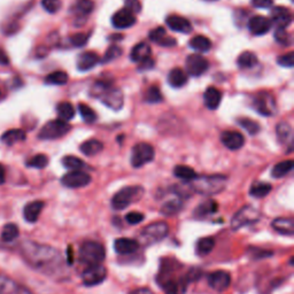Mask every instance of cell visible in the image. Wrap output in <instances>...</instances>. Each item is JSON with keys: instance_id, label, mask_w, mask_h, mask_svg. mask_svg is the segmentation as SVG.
<instances>
[{"instance_id": "277c9868", "label": "cell", "mask_w": 294, "mask_h": 294, "mask_svg": "<svg viewBox=\"0 0 294 294\" xmlns=\"http://www.w3.org/2000/svg\"><path fill=\"white\" fill-rule=\"evenodd\" d=\"M144 194L141 186H125L114 194L112 199V207L115 210H122L129 207L131 204L138 201Z\"/></svg>"}, {"instance_id": "bcb514c9", "label": "cell", "mask_w": 294, "mask_h": 294, "mask_svg": "<svg viewBox=\"0 0 294 294\" xmlns=\"http://www.w3.org/2000/svg\"><path fill=\"white\" fill-rule=\"evenodd\" d=\"M78 111H80V114L82 116V119L84 122L89 124L95 123L97 121V114L96 112L93 111L92 108H90L89 106L85 104H80L78 105Z\"/></svg>"}, {"instance_id": "f35d334b", "label": "cell", "mask_w": 294, "mask_h": 294, "mask_svg": "<svg viewBox=\"0 0 294 294\" xmlns=\"http://www.w3.org/2000/svg\"><path fill=\"white\" fill-rule=\"evenodd\" d=\"M271 189H272V186L269 183L256 182L252 185L251 190H249V194H251L254 198L261 199V198L267 197V195L270 193Z\"/></svg>"}, {"instance_id": "cb8c5ba5", "label": "cell", "mask_w": 294, "mask_h": 294, "mask_svg": "<svg viewBox=\"0 0 294 294\" xmlns=\"http://www.w3.org/2000/svg\"><path fill=\"white\" fill-rule=\"evenodd\" d=\"M204 101L207 108L213 111L217 109L220 101H222V93L216 87L209 86L204 93Z\"/></svg>"}, {"instance_id": "484cf974", "label": "cell", "mask_w": 294, "mask_h": 294, "mask_svg": "<svg viewBox=\"0 0 294 294\" xmlns=\"http://www.w3.org/2000/svg\"><path fill=\"white\" fill-rule=\"evenodd\" d=\"M44 208L43 201H32L26 205V207L23 209V216L26 218L27 222L29 223H35L41 215L42 210Z\"/></svg>"}, {"instance_id": "52a82bcc", "label": "cell", "mask_w": 294, "mask_h": 294, "mask_svg": "<svg viewBox=\"0 0 294 294\" xmlns=\"http://www.w3.org/2000/svg\"><path fill=\"white\" fill-rule=\"evenodd\" d=\"M259 218H260V212L256 208H254L253 206H244V207L240 208L232 217L231 229L233 231H237V230L246 227V225L256 223Z\"/></svg>"}, {"instance_id": "03108f58", "label": "cell", "mask_w": 294, "mask_h": 294, "mask_svg": "<svg viewBox=\"0 0 294 294\" xmlns=\"http://www.w3.org/2000/svg\"><path fill=\"white\" fill-rule=\"evenodd\" d=\"M5 180H6V173H5L4 166L0 163V185L4 184Z\"/></svg>"}, {"instance_id": "83f0119b", "label": "cell", "mask_w": 294, "mask_h": 294, "mask_svg": "<svg viewBox=\"0 0 294 294\" xmlns=\"http://www.w3.org/2000/svg\"><path fill=\"white\" fill-rule=\"evenodd\" d=\"M0 139H2L4 144L12 146L14 144L19 143V141L26 140V132H24L22 129H12V130L4 132Z\"/></svg>"}, {"instance_id": "e0dca14e", "label": "cell", "mask_w": 294, "mask_h": 294, "mask_svg": "<svg viewBox=\"0 0 294 294\" xmlns=\"http://www.w3.org/2000/svg\"><path fill=\"white\" fill-rule=\"evenodd\" d=\"M136 21L137 19L135 14H132L126 8H122L120 11H117L112 17L113 27L116 29H128L135 26Z\"/></svg>"}, {"instance_id": "3957f363", "label": "cell", "mask_w": 294, "mask_h": 294, "mask_svg": "<svg viewBox=\"0 0 294 294\" xmlns=\"http://www.w3.org/2000/svg\"><path fill=\"white\" fill-rule=\"evenodd\" d=\"M106 251L101 244L97 242H84L80 248V261L84 266L91 267L100 264L105 260ZM86 267V268H87Z\"/></svg>"}, {"instance_id": "ba28073f", "label": "cell", "mask_w": 294, "mask_h": 294, "mask_svg": "<svg viewBox=\"0 0 294 294\" xmlns=\"http://www.w3.org/2000/svg\"><path fill=\"white\" fill-rule=\"evenodd\" d=\"M159 282L166 294H185L190 283L186 276L176 278L171 277L169 273H160Z\"/></svg>"}, {"instance_id": "6f0895ef", "label": "cell", "mask_w": 294, "mask_h": 294, "mask_svg": "<svg viewBox=\"0 0 294 294\" xmlns=\"http://www.w3.org/2000/svg\"><path fill=\"white\" fill-rule=\"evenodd\" d=\"M144 214H141L139 212H131L129 214L125 215V220L131 225H135V224H138L140 223L141 220L144 219Z\"/></svg>"}, {"instance_id": "816d5d0a", "label": "cell", "mask_w": 294, "mask_h": 294, "mask_svg": "<svg viewBox=\"0 0 294 294\" xmlns=\"http://www.w3.org/2000/svg\"><path fill=\"white\" fill-rule=\"evenodd\" d=\"M111 86H113L111 81H102V80L98 81L91 87V95L95 98H99V96L101 95V93L104 92V91H106Z\"/></svg>"}, {"instance_id": "ffe728a7", "label": "cell", "mask_w": 294, "mask_h": 294, "mask_svg": "<svg viewBox=\"0 0 294 294\" xmlns=\"http://www.w3.org/2000/svg\"><path fill=\"white\" fill-rule=\"evenodd\" d=\"M166 23L171 30L177 31L180 33H190L192 31V24L190 23L188 19L179 15H169L166 19Z\"/></svg>"}, {"instance_id": "db71d44e", "label": "cell", "mask_w": 294, "mask_h": 294, "mask_svg": "<svg viewBox=\"0 0 294 294\" xmlns=\"http://www.w3.org/2000/svg\"><path fill=\"white\" fill-rule=\"evenodd\" d=\"M89 38H90V33H75V35L70 36L69 42L72 46L82 47L87 43Z\"/></svg>"}, {"instance_id": "e7e4bbea", "label": "cell", "mask_w": 294, "mask_h": 294, "mask_svg": "<svg viewBox=\"0 0 294 294\" xmlns=\"http://www.w3.org/2000/svg\"><path fill=\"white\" fill-rule=\"evenodd\" d=\"M8 60L9 59L6 53H5L3 50H0V63H2V65H8V62H9Z\"/></svg>"}, {"instance_id": "f546056e", "label": "cell", "mask_w": 294, "mask_h": 294, "mask_svg": "<svg viewBox=\"0 0 294 294\" xmlns=\"http://www.w3.org/2000/svg\"><path fill=\"white\" fill-rule=\"evenodd\" d=\"M93 8H95V5H93L91 0H78V2L72 5L71 12L75 14L76 16L83 17L89 15L93 11Z\"/></svg>"}, {"instance_id": "f5cc1de1", "label": "cell", "mask_w": 294, "mask_h": 294, "mask_svg": "<svg viewBox=\"0 0 294 294\" xmlns=\"http://www.w3.org/2000/svg\"><path fill=\"white\" fill-rule=\"evenodd\" d=\"M61 0H42V6L46 12L56 14L61 8Z\"/></svg>"}, {"instance_id": "f1b7e54d", "label": "cell", "mask_w": 294, "mask_h": 294, "mask_svg": "<svg viewBox=\"0 0 294 294\" xmlns=\"http://www.w3.org/2000/svg\"><path fill=\"white\" fill-rule=\"evenodd\" d=\"M168 83L175 89H179L188 83V76L180 68H174L168 75Z\"/></svg>"}, {"instance_id": "9f6ffc18", "label": "cell", "mask_w": 294, "mask_h": 294, "mask_svg": "<svg viewBox=\"0 0 294 294\" xmlns=\"http://www.w3.org/2000/svg\"><path fill=\"white\" fill-rule=\"evenodd\" d=\"M277 62L279 66L285 68H293L294 66V54L293 52H288L286 54H283L277 59Z\"/></svg>"}, {"instance_id": "836d02e7", "label": "cell", "mask_w": 294, "mask_h": 294, "mask_svg": "<svg viewBox=\"0 0 294 294\" xmlns=\"http://www.w3.org/2000/svg\"><path fill=\"white\" fill-rule=\"evenodd\" d=\"M258 57L251 51H245L237 59V65L243 69H249L258 65Z\"/></svg>"}, {"instance_id": "d6986e66", "label": "cell", "mask_w": 294, "mask_h": 294, "mask_svg": "<svg viewBox=\"0 0 294 294\" xmlns=\"http://www.w3.org/2000/svg\"><path fill=\"white\" fill-rule=\"evenodd\" d=\"M220 141L227 149L237 151L245 145V137L238 131H224L220 135Z\"/></svg>"}, {"instance_id": "ee69618b", "label": "cell", "mask_w": 294, "mask_h": 294, "mask_svg": "<svg viewBox=\"0 0 294 294\" xmlns=\"http://www.w3.org/2000/svg\"><path fill=\"white\" fill-rule=\"evenodd\" d=\"M45 82L51 85H63L68 82V75L67 72L61 70L51 72L50 75L46 76Z\"/></svg>"}, {"instance_id": "7dc6e473", "label": "cell", "mask_w": 294, "mask_h": 294, "mask_svg": "<svg viewBox=\"0 0 294 294\" xmlns=\"http://www.w3.org/2000/svg\"><path fill=\"white\" fill-rule=\"evenodd\" d=\"M145 100L150 104H159V102L163 101L162 92L158 86H151L149 90L146 91Z\"/></svg>"}, {"instance_id": "4dcf8cb0", "label": "cell", "mask_w": 294, "mask_h": 294, "mask_svg": "<svg viewBox=\"0 0 294 294\" xmlns=\"http://www.w3.org/2000/svg\"><path fill=\"white\" fill-rule=\"evenodd\" d=\"M102 149H104V144H102L101 141L98 140V139L86 140L85 143H83L80 146L81 152L86 156L97 155L98 153H100Z\"/></svg>"}, {"instance_id": "30bf717a", "label": "cell", "mask_w": 294, "mask_h": 294, "mask_svg": "<svg viewBox=\"0 0 294 294\" xmlns=\"http://www.w3.org/2000/svg\"><path fill=\"white\" fill-rule=\"evenodd\" d=\"M253 106L259 114L262 116H272L277 112L276 100L268 92H259L254 97Z\"/></svg>"}, {"instance_id": "7a4b0ae2", "label": "cell", "mask_w": 294, "mask_h": 294, "mask_svg": "<svg viewBox=\"0 0 294 294\" xmlns=\"http://www.w3.org/2000/svg\"><path fill=\"white\" fill-rule=\"evenodd\" d=\"M228 178L222 175H213V176H203V177L194 178L190 182L191 188L199 194L213 195L217 194L225 189Z\"/></svg>"}, {"instance_id": "5b68a950", "label": "cell", "mask_w": 294, "mask_h": 294, "mask_svg": "<svg viewBox=\"0 0 294 294\" xmlns=\"http://www.w3.org/2000/svg\"><path fill=\"white\" fill-rule=\"evenodd\" d=\"M169 233V225L166 222L152 223L141 231L139 236V242L144 246H151L163 240Z\"/></svg>"}, {"instance_id": "d590c367", "label": "cell", "mask_w": 294, "mask_h": 294, "mask_svg": "<svg viewBox=\"0 0 294 294\" xmlns=\"http://www.w3.org/2000/svg\"><path fill=\"white\" fill-rule=\"evenodd\" d=\"M190 47L198 52H208L210 48H212V42H210V39L206 36L198 35L191 39Z\"/></svg>"}, {"instance_id": "6125c7cd", "label": "cell", "mask_w": 294, "mask_h": 294, "mask_svg": "<svg viewBox=\"0 0 294 294\" xmlns=\"http://www.w3.org/2000/svg\"><path fill=\"white\" fill-rule=\"evenodd\" d=\"M14 294H33V293L26 286L16 285L15 291H14Z\"/></svg>"}, {"instance_id": "9c48e42d", "label": "cell", "mask_w": 294, "mask_h": 294, "mask_svg": "<svg viewBox=\"0 0 294 294\" xmlns=\"http://www.w3.org/2000/svg\"><path fill=\"white\" fill-rule=\"evenodd\" d=\"M155 152L153 146L147 143H138L134 146L131 152V164L135 168H140L153 161Z\"/></svg>"}, {"instance_id": "681fc988", "label": "cell", "mask_w": 294, "mask_h": 294, "mask_svg": "<svg viewBox=\"0 0 294 294\" xmlns=\"http://www.w3.org/2000/svg\"><path fill=\"white\" fill-rule=\"evenodd\" d=\"M273 36H275L276 42L283 46H290L292 44V37L285 29H276Z\"/></svg>"}, {"instance_id": "4fadbf2b", "label": "cell", "mask_w": 294, "mask_h": 294, "mask_svg": "<svg viewBox=\"0 0 294 294\" xmlns=\"http://www.w3.org/2000/svg\"><path fill=\"white\" fill-rule=\"evenodd\" d=\"M107 277V270L101 264L87 267L82 273V281L85 286H96L102 283Z\"/></svg>"}, {"instance_id": "8d00e7d4", "label": "cell", "mask_w": 294, "mask_h": 294, "mask_svg": "<svg viewBox=\"0 0 294 294\" xmlns=\"http://www.w3.org/2000/svg\"><path fill=\"white\" fill-rule=\"evenodd\" d=\"M183 208V201L180 199H173L163 204L161 207V214L164 216H174L178 214Z\"/></svg>"}, {"instance_id": "6da1fadb", "label": "cell", "mask_w": 294, "mask_h": 294, "mask_svg": "<svg viewBox=\"0 0 294 294\" xmlns=\"http://www.w3.org/2000/svg\"><path fill=\"white\" fill-rule=\"evenodd\" d=\"M20 252L29 266L45 275H59L63 270V258L54 247L26 240Z\"/></svg>"}, {"instance_id": "94428289", "label": "cell", "mask_w": 294, "mask_h": 294, "mask_svg": "<svg viewBox=\"0 0 294 294\" xmlns=\"http://www.w3.org/2000/svg\"><path fill=\"white\" fill-rule=\"evenodd\" d=\"M153 67H154V61L152 60L151 58L146 59V60H144L143 62L139 63V70H140V71H143V70H150V69H152V68H153Z\"/></svg>"}, {"instance_id": "ab89813d", "label": "cell", "mask_w": 294, "mask_h": 294, "mask_svg": "<svg viewBox=\"0 0 294 294\" xmlns=\"http://www.w3.org/2000/svg\"><path fill=\"white\" fill-rule=\"evenodd\" d=\"M57 112H58V115H59V119L62 120V121H70L74 119V116H75V108H74V106L70 104V102H60V104L58 105L57 107Z\"/></svg>"}, {"instance_id": "60d3db41", "label": "cell", "mask_w": 294, "mask_h": 294, "mask_svg": "<svg viewBox=\"0 0 294 294\" xmlns=\"http://www.w3.org/2000/svg\"><path fill=\"white\" fill-rule=\"evenodd\" d=\"M277 138L282 144H288L292 138V128L286 122H281L276 128ZM292 144V143H290Z\"/></svg>"}, {"instance_id": "5bb4252c", "label": "cell", "mask_w": 294, "mask_h": 294, "mask_svg": "<svg viewBox=\"0 0 294 294\" xmlns=\"http://www.w3.org/2000/svg\"><path fill=\"white\" fill-rule=\"evenodd\" d=\"M208 67H209V63L207 61V59H205L203 56H200V54L189 56L185 62L186 71H188L189 75L193 76V77L201 76L203 74L207 71Z\"/></svg>"}, {"instance_id": "9a60e30c", "label": "cell", "mask_w": 294, "mask_h": 294, "mask_svg": "<svg viewBox=\"0 0 294 294\" xmlns=\"http://www.w3.org/2000/svg\"><path fill=\"white\" fill-rule=\"evenodd\" d=\"M271 24H275L276 29H286L292 23V13L288 8L276 6L271 9Z\"/></svg>"}, {"instance_id": "4316f807", "label": "cell", "mask_w": 294, "mask_h": 294, "mask_svg": "<svg viewBox=\"0 0 294 294\" xmlns=\"http://www.w3.org/2000/svg\"><path fill=\"white\" fill-rule=\"evenodd\" d=\"M151 51L152 50H151V46L149 45V44L139 43V44H137L134 48H132L130 58L134 62L140 63V62H143L144 60H146V59L151 58V53H152Z\"/></svg>"}, {"instance_id": "2e32d148", "label": "cell", "mask_w": 294, "mask_h": 294, "mask_svg": "<svg viewBox=\"0 0 294 294\" xmlns=\"http://www.w3.org/2000/svg\"><path fill=\"white\" fill-rule=\"evenodd\" d=\"M208 284L213 290L223 292L229 288L230 284H231V276L224 270L214 271L208 276Z\"/></svg>"}, {"instance_id": "44dd1931", "label": "cell", "mask_w": 294, "mask_h": 294, "mask_svg": "<svg viewBox=\"0 0 294 294\" xmlns=\"http://www.w3.org/2000/svg\"><path fill=\"white\" fill-rule=\"evenodd\" d=\"M101 60L95 52H84L77 59V68L80 71H89Z\"/></svg>"}, {"instance_id": "be15d7a7", "label": "cell", "mask_w": 294, "mask_h": 294, "mask_svg": "<svg viewBox=\"0 0 294 294\" xmlns=\"http://www.w3.org/2000/svg\"><path fill=\"white\" fill-rule=\"evenodd\" d=\"M129 294H154V293L152 292L150 288L141 287V288H136V290L131 291Z\"/></svg>"}, {"instance_id": "11a10c76", "label": "cell", "mask_w": 294, "mask_h": 294, "mask_svg": "<svg viewBox=\"0 0 294 294\" xmlns=\"http://www.w3.org/2000/svg\"><path fill=\"white\" fill-rule=\"evenodd\" d=\"M121 54H122L121 47L116 46V45H113V46H111V47L108 48V50L106 51L105 57H104V59H102V62L106 63V62H109V61L115 60V59L119 58Z\"/></svg>"}, {"instance_id": "f907efd6", "label": "cell", "mask_w": 294, "mask_h": 294, "mask_svg": "<svg viewBox=\"0 0 294 294\" xmlns=\"http://www.w3.org/2000/svg\"><path fill=\"white\" fill-rule=\"evenodd\" d=\"M27 164L36 169H44L48 164V158L45 154H37L29 160Z\"/></svg>"}, {"instance_id": "91938a15", "label": "cell", "mask_w": 294, "mask_h": 294, "mask_svg": "<svg viewBox=\"0 0 294 294\" xmlns=\"http://www.w3.org/2000/svg\"><path fill=\"white\" fill-rule=\"evenodd\" d=\"M252 3L258 8H269L273 4V0H252Z\"/></svg>"}, {"instance_id": "8992f818", "label": "cell", "mask_w": 294, "mask_h": 294, "mask_svg": "<svg viewBox=\"0 0 294 294\" xmlns=\"http://www.w3.org/2000/svg\"><path fill=\"white\" fill-rule=\"evenodd\" d=\"M71 129V126L68 124V122L62 121L60 119L52 120L43 126L39 131L38 137L44 140H52L58 139L68 134V131Z\"/></svg>"}, {"instance_id": "d4e9b609", "label": "cell", "mask_w": 294, "mask_h": 294, "mask_svg": "<svg viewBox=\"0 0 294 294\" xmlns=\"http://www.w3.org/2000/svg\"><path fill=\"white\" fill-rule=\"evenodd\" d=\"M272 228L278 233L284 236H293L294 233V222L292 218L288 217H278L272 220Z\"/></svg>"}, {"instance_id": "ac0fdd59", "label": "cell", "mask_w": 294, "mask_h": 294, "mask_svg": "<svg viewBox=\"0 0 294 294\" xmlns=\"http://www.w3.org/2000/svg\"><path fill=\"white\" fill-rule=\"evenodd\" d=\"M272 27L270 19L266 16H253L248 21V29L254 36H262L269 32Z\"/></svg>"}, {"instance_id": "1f68e13d", "label": "cell", "mask_w": 294, "mask_h": 294, "mask_svg": "<svg viewBox=\"0 0 294 294\" xmlns=\"http://www.w3.org/2000/svg\"><path fill=\"white\" fill-rule=\"evenodd\" d=\"M215 247V239L213 237L200 238L195 245V253L199 256H206L213 251Z\"/></svg>"}, {"instance_id": "e575fe53", "label": "cell", "mask_w": 294, "mask_h": 294, "mask_svg": "<svg viewBox=\"0 0 294 294\" xmlns=\"http://www.w3.org/2000/svg\"><path fill=\"white\" fill-rule=\"evenodd\" d=\"M174 175L176 177L184 180V182H192L194 178L198 177L197 173H195L194 169L191 168L188 166H176L174 168Z\"/></svg>"}, {"instance_id": "74e56055", "label": "cell", "mask_w": 294, "mask_h": 294, "mask_svg": "<svg viewBox=\"0 0 294 294\" xmlns=\"http://www.w3.org/2000/svg\"><path fill=\"white\" fill-rule=\"evenodd\" d=\"M294 167V162L292 160L282 161L277 164L273 166L271 170V176L273 178H282L284 176H286L288 173H291Z\"/></svg>"}, {"instance_id": "603a6c76", "label": "cell", "mask_w": 294, "mask_h": 294, "mask_svg": "<svg viewBox=\"0 0 294 294\" xmlns=\"http://www.w3.org/2000/svg\"><path fill=\"white\" fill-rule=\"evenodd\" d=\"M150 39L152 42H154L156 44H159V45L166 46V47H173L176 45V44H177L176 43L175 38L167 36L163 27H158V28L153 29V30H151Z\"/></svg>"}, {"instance_id": "c3c4849f", "label": "cell", "mask_w": 294, "mask_h": 294, "mask_svg": "<svg viewBox=\"0 0 294 294\" xmlns=\"http://www.w3.org/2000/svg\"><path fill=\"white\" fill-rule=\"evenodd\" d=\"M16 284L11 278L0 275V294H14Z\"/></svg>"}, {"instance_id": "7402d4cb", "label": "cell", "mask_w": 294, "mask_h": 294, "mask_svg": "<svg viewBox=\"0 0 294 294\" xmlns=\"http://www.w3.org/2000/svg\"><path fill=\"white\" fill-rule=\"evenodd\" d=\"M139 247V244L137 240L129 239V238H119L115 240L114 248L117 254L121 255H128V254H132L137 252V249Z\"/></svg>"}, {"instance_id": "680465c9", "label": "cell", "mask_w": 294, "mask_h": 294, "mask_svg": "<svg viewBox=\"0 0 294 294\" xmlns=\"http://www.w3.org/2000/svg\"><path fill=\"white\" fill-rule=\"evenodd\" d=\"M126 9H129V11L132 14H138L141 11V5L139 0H125V7Z\"/></svg>"}, {"instance_id": "b9f144b4", "label": "cell", "mask_w": 294, "mask_h": 294, "mask_svg": "<svg viewBox=\"0 0 294 294\" xmlns=\"http://www.w3.org/2000/svg\"><path fill=\"white\" fill-rule=\"evenodd\" d=\"M62 164L66 167L67 169H69L70 171L74 170H82L85 168L84 161H82L80 158L74 155H67L62 159Z\"/></svg>"}, {"instance_id": "8fae6325", "label": "cell", "mask_w": 294, "mask_h": 294, "mask_svg": "<svg viewBox=\"0 0 294 294\" xmlns=\"http://www.w3.org/2000/svg\"><path fill=\"white\" fill-rule=\"evenodd\" d=\"M99 99L101 100L102 104L113 111L122 109L124 104L123 92L115 86H111L106 91L102 92L99 96Z\"/></svg>"}, {"instance_id": "d6a6232c", "label": "cell", "mask_w": 294, "mask_h": 294, "mask_svg": "<svg viewBox=\"0 0 294 294\" xmlns=\"http://www.w3.org/2000/svg\"><path fill=\"white\" fill-rule=\"evenodd\" d=\"M217 208L218 205L216 204V201H214V200H207V201H205L198 206L197 209L194 210V216L197 218L206 217L207 215L216 213Z\"/></svg>"}, {"instance_id": "7bdbcfd3", "label": "cell", "mask_w": 294, "mask_h": 294, "mask_svg": "<svg viewBox=\"0 0 294 294\" xmlns=\"http://www.w3.org/2000/svg\"><path fill=\"white\" fill-rule=\"evenodd\" d=\"M19 234H20V231H19L17 225L13 224V223H8L5 225L3 229L2 239L6 243H11L19 237Z\"/></svg>"}, {"instance_id": "f6af8a7d", "label": "cell", "mask_w": 294, "mask_h": 294, "mask_svg": "<svg viewBox=\"0 0 294 294\" xmlns=\"http://www.w3.org/2000/svg\"><path fill=\"white\" fill-rule=\"evenodd\" d=\"M237 122L242 128H244L249 135H252V136L259 134L260 129H261L258 122L253 121L251 119H247V117H240V119L237 120Z\"/></svg>"}, {"instance_id": "7c38bea8", "label": "cell", "mask_w": 294, "mask_h": 294, "mask_svg": "<svg viewBox=\"0 0 294 294\" xmlns=\"http://www.w3.org/2000/svg\"><path fill=\"white\" fill-rule=\"evenodd\" d=\"M63 186L69 189H80L91 183V176L83 170H74L67 173L61 178Z\"/></svg>"}]
</instances>
